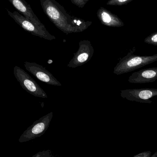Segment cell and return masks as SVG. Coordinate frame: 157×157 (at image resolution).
<instances>
[{"instance_id":"obj_1","label":"cell","mask_w":157,"mask_h":157,"mask_svg":"<svg viewBox=\"0 0 157 157\" xmlns=\"http://www.w3.org/2000/svg\"><path fill=\"white\" fill-rule=\"evenodd\" d=\"M43 12L54 25L66 34L79 33L87 29L91 21L71 15L56 0H39Z\"/></svg>"},{"instance_id":"obj_2","label":"cell","mask_w":157,"mask_h":157,"mask_svg":"<svg viewBox=\"0 0 157 157\" xmlns=\"http://www.w3.org/2000/svg\"><path fill=\"white\" fill-rule=\"evenodd\" d=\"M132 49L128 54L120 59L116 64L113 73L116 75H121L140 69L157 61V54L152 56H140L133 54Z\"/></svg>"},{"instance_id":"obj_3","label":"cell","mask_w":157,"mask_h":157,"mask_svg":"<svg viewBox=\"0 0 157 157\" xmlns=\"http://www.w3.org/2000/svg\"><path fill=\"white\" fill-rule=\"evenodd\" d=\"M6 10L8 15L13 18L16 23L33 36L49 40L56 39L55 36L51 35L45 26H41L37 25L17 11L11 12L8 9Z\"/></svg>"},{"instance_id":"obj_4","label":"cell","mask_w":157,"mask_h":157,"mask_svg":"<svg viewBox=\"0 0 157 157\" xmlns=\"http://www.w3.org/2000/svg\"><path fill=\"white\" fill-rule=\"evenodd\" d=\"M14 74L21 86L29 94L36 97L47 98L46 92L26 72L19 67L14 68Z\"/></svg>"},{"instance_id":"obj_5","label":"cell","mask_w":157,"mask_h":157,"mask_svg":"<svg viewBox=\"0 0 157 157\" xmlns=\"http://www.w3.org/2000/svg\"><path fill=\"white\" fill-rule=\"evenodd\" d=\"M53 116V113L51 112L34 122L22 133L18 139V142L26 143L42 136L49 128Z\"/></svg>"},{"instance_id":"obj_6","label":"cell","mask_w":157,"mask_h":157,"mask_svg":"<svg viewBox=\"0 0 157 157\" xmlns=\"http://www.w3.org/2000/svg\"><path fill=\"white\" fill-rule=\"evenodd\" d=\"M94 53V48L89 40H81L79 42L78 50L74 54L67 67L76 68L85 64L91 60Z\"/></svg>"},{"instance_id":"obj_7","label":"cell","mask_w":157,"mask_h":157,"mask_svg":"<svg viewBox=\"0 0 157 157\" xmlns=\"http://www.w3.org/2000/svg\"><path fill=\"white\" fill-rule=\"evenodd\" d=\"M123 98L141 103H151L150 99L157 96L156 88H141L124 90L120 91Z\"/></svg>"},{"instance_id":"obj_8","label":"cell","mask_w":157,"mask_h":157,"mask_svg":"<svg viewBox=\"0 0 157 157\" xmlns=\"http://www.w3.org/2000/svg\"><path fill=\"white\" fill-rule=\"evenodd\" d=\"M24 66L27 71L33 75L38 79L48 85L54 86H61L60 81L50 72L45 67L35 63L25 62Z\"/></svg>"},{"instance_id":"obj_9","label":"cell","mask_w":157,"mask_h":157,"mask_svg":"<svg viewBox=\"0 0 157 157\" xmlns=\"http://www.w3.org/2000/svg\"><path fill=\"white\" fill-rule=\"evenodd\" d=\"M157 79V67L147 68L133 73L128 82L134 84L153 83Z\"/></svg>"},{"instance_id":"obj_10","label":"cell","mask_w":157,"mask_h":157,"mask_svg":"<svg viewBox=\"0 0 157 157\" xmlns=\"http://www.w3.org/2000/svg\"><path fill=\"white\" fill-rule=\"evenodd\" d=\"M97 16L100 23L110 27H121L124 25L122 20L115 14L103 7H100L97 12Z\"/></svg>"},{"instance_id":"obj_11","label":"cell","mask_w":157,"mask_h":157,"mask_svg":"<svg viewBox=\"0 0 157 157\" xmlns=\"http://www.w3.org/2000/svg\"><path fill=\"white\" fill-rule=\"evenodd\" d=\"M20 13L41 26H45L33 12L30 5L25 0H8Z\"/></svg>"},{"instance_id":"obj_12","label":"cell","mask_w":157,"mask_h":157,"mask_svg":"<svg viewBox=\"0 0 157 157\" xmlns=\"http://www.w3.org/2000/svg\"><path fill=\"white\" fill-rule=\"evenodd\" d=\"M145 43L153 46H157V31L152 33L144 40Z\"/></svg>"},{"instance_id":"obj_13","label":"cell","mask_w":157,"mask_h":157,"mask_svg":"<svg viewBox=\"0 0 157 157\" xmlns=\"http://www.w3.org/2000/svg\"><path fill=\"white\" fill-rule=\"evenodd\" d=\"M31 157H60L53 153L50 150H43L40 151Z\"/></svg>"},{"instance_id":"obj_14","label":"cell","mask_w":157,"mask_h":157,"mask_svg":"<svg viewBox=\"0 0 157 157\" xmlns=\"http://www.w3.org/2000/svg\"><path fill=\"white\" fill-rule=\"evenodd\" d=\"M134 0H109L107 3V5L120 6L125 5Z\"/></svg>"},{"instance_id":"obj_15","label":"cell","mask_w":157,"mask_h":157,"mask_svg":"<svg viewBox=\"0 0 157 157\" xmlns=\"http://www.w3.org/2000/svg\"><path fill=\"white\" fill-rule=\"evenodd\" d=\"M72 3L80 8H83L88 2V0H71Z\"/></svg>"},{"instance_id":"obj_16","label":"cell","mask_w":157,"mask_h":157,"mask_svg":"<svg viewBox=\"0 0 157 157\" xmlns=\"http://www.w3.org/2000/svg\"><path fill=\"white\" fill-rule=\"evenodd\" d=\"M53 63V61L52 60H49V61H48V63H49V64H51V63Z\"/></svg>"}]
</instances>
